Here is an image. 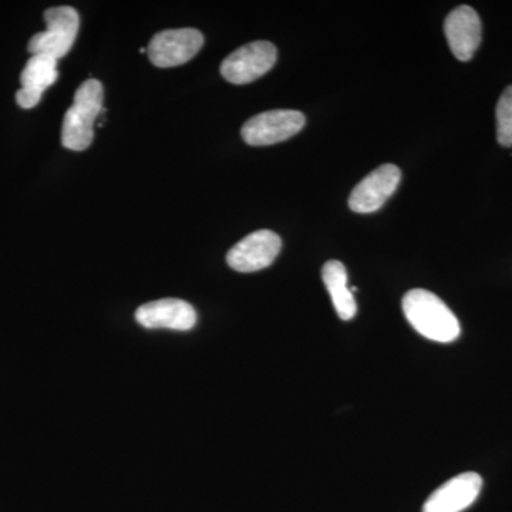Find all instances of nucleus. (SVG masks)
<instances>
[{
	"label": "nucleus",
	"instance_id": "nucleus-1",
	"mask_svg": "<svg viewBox=\"0 0 512 512\" xmlns=\"http://www.w3.org/2000/svg\"><path fill=\"white\" fill-rule=\"evenodd\" d=\"M403 312L407 322L423 338L451 343L460 336L457 316L439 296L426 289H413L404 295Z\"/></svg>",
	"mask_w": 512,
	"mask_h": 512
},
{
	"label": "nucleus",
	"instance_id": "nucleus-2",
	"mask_svg": "<svg viewBox=\"0 0 512 512\" xmlns=\"http://www.w3.org/2000/svg\"><path fill=\"white\" fill-rule=\"evenodd\" d=\"M103 110V84L86 80L74 94L73 106L67 110L62 127V144L67 150L84 151L94 138V123Z\"/></svg>",
	"mask_w": 512,
	"mask_h": 512
},
{
	"label": "nucleus",
	"instance_id": "nucleus-3",
	"mask_svg": "<svg viewBox=\"0 0 512 512\" xmlns=\"http://www.w3.org/2000/svg\"><path fill=\"white\" fill-rule=\"evenodd\" d=\"M46 32L30 39L28 50L33 55H43L59 60L70 52L79 33L80 18L70 6H56L45 12Z\"/></svg>",
	"mask_w": 512,
	"mask_h": 512
},
{
	"label": "nucleus",
	"instance_id": "nucleus-4",
	"mask_svg": "<svg viewBox=\"0 0 512 512\" xmlns=\"http://www.w3.org/2000/svg\"><path fill=\"white\" fill-rule=\"evenodd\" d=\"M306 124L305 114L296 110H271L251 117L242 126L241 136L249 146L264 147L282 143L299 133Z\"/></svg>",
	"mask_w": 512,
	"mask_h": 512
},
{
	"label": "nucleus",
	"instance_id": "nucleus-5",
	"mask_svg": "<svg viewBox=\"0 0 512 512\" xmlns=\"http://www.w3.org/2000/svg\"><path fill=\"white\" fill-rule=\"evenodd\" d=\"M278 59L276 47L266 40H256L239 47L221 64V74L232 84H248L268 73Z\"/></svg>",
	"mask_w": 512,
	"mask_h": 512
},
{
	"label": "nucleus",
	"instance_id": "nucleus-6",
	"mask_svg": "<svg viewBox=\"0 0 512 512\" xmlns=\"http://www.w3.org/2000/svg\"><path fill=\"white\" fill-rule=\"evenodd\" d=\"M204 46L200 30L192 28L168 29L157 33L148 45L151 63L157 67H175L190 62Z\"/></svg>",
	"mask_w": 512,
	"mask_h": 512
},
{
	"label": "nucleus",
	"instance_id": "nucleus-7",
	"mask_svg": "<svg viewBox=\"0 0 512 512\" xmlns=\"http://www.w3.org/2000/svg\"><path fill=\"white\" fill-rule=\"evenodd\" d=\"M282 249V241L278 234L261 229L241 239L228 252L227 262L234 271L256 272L274 264L276 256Z\"/></svg>",
	"mask_w": 512,
	"mask_h": 512
},
{
	"label": "nucleus",
	"instance_id": "nucleus-8",
	"mask_svg": "<svg viewBox=\"0 0 512 512\" xmlns=\"http://www.w3.org/2000/svg\"><path fill=\"white\" fill-rule=\"evenodd\" d=\"M402 180V171L394 164H383L366 175L353 188L349 197L350 210L357 214H370L379 211L396 192Z\"/></svg>",
	"mask_w": 512,
	"mask_h": 512
},
{
	"label": "nucleus",
	"instance_id": "nucleus-9",
	"mask_svg": "<svg viewBox=\"0 0 512 512\" xmlns=\"http://www.w3.org/2000/svg\"><path fill=\"white\" fill-rule=\"evenodd\" d=\"M481 488L483 478L480 474L473 471L458 474L427 498L423 512H463L476 503Z\"/></svg>",
	"mask_w": 512,
	"mask_h": 512
},
{
	"label": "nucleus",
	"instance_id": "nucleus-10",
	"mask_svg": "<svg viewBox=\"0 0 512 512\" xmlns=\"http://www.w3.org/2000/svg\"><path fill=\"white\" fill-rule=\"evenodd\" d=\"M448 46L461 62H468L481 45V20L471 6H458L444 22Z\"/></svg>",
	"mask_w": 512,
	"mask_h": 512
},
{
	"label": "nucleus",
	"instance_id": "nucleus-11",
	"mask_svg": "<svg viewBox=\"0 0 512 512\" xmlns=\"http://www.w3.org/2000/svg\"><path fill=\"white\" fill-rule=\"evenodd\" d=\"M136 319L147 329L190 330L197 323V312L181 299H160L140 306Z\"/></svg>",
	"mask_w": 512,
	"mask_h": 512
},
{
	"label": "nucleus",
	"instance_id": "nucleus-12",
	"mask_svg": "<svg viewBox=\"0 0 512 512\" xmlns=\"http://www.w3.org/2000/svg\"><path fill=\"white\" fill-rule=\"evenodd\" d=\"M322 279L336 313L342 320H352L356 316L357 306L352 289L348 286V271L340 261H328L322 268Z\"/></svg>",
	"mask_w": 512,
	"mask_h": 512
},
{
	"label": "nucleus",
	"instance_id": "nucleus-13",
	"mask_svg": "<svg viewBox=\"0 0 512 512\" xmlns=\"http://www.w3.org/2000/svg\"><path fill=\"white\" fill-rule=\"evenodd\" d=\"M57 60L53 57L33 55L26 63L25 69L20 74L22 89L32 90L39 94L45 93L46 89L56 83Z\"/></svg>",
	"mask_w": 512,
	"mask_h": 512
},
{
	"label": "nucleus",
	"instance_id": "nucleus-14",
	"mask_svg": "<svg viewBox=\"0 0 512 512\" xmlns=\"http://www.w3.org/2000/svg\"><path fill=\"white\" fill-rule=\"evenodd\" d=\"M497 138L503 147H512V84L497 104Z\"/></svg>",
	"mask_w": 512,
	"mask_h": 512
},
{
	"label": "nucleus",
	"instance_id": "nucleus-15",
	"mask_svg": "<svg viewBox=\"0 0 512 512\" xmlns=\"http://www.w3.org/2000/svg\"><path fill=\"white\" fill-rule=\"evenodd\" d=\"M42 100V94L32 92V90L28 89H20L18 93H16V103L19 104L22 109H33L37 104Z\"/></svg>",
	"mask_w": 512,
	"mask_h": 512
}]
</instances>
